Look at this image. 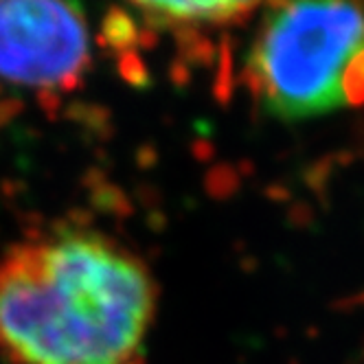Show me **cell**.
I'll use <instances>...</instances> for the list:
<instances>
[{
    "label": "cell",
    "instance_id": "1",
    "mask_svg": "<svg viewBox=\"0 0 364 364\" xmlns=\"http://www.w3.org/2000/svg\"><path fill=\"white\" fill-rule=\"evenodd\" d=\"M156 303L132 252L101 232L60 230L0 262V351L14 364H136Z\"/></svg>",
    "mask_w": 364,
    "mask_h": 364
},
{
    "label": "cell",
    "instance_id": "2",
    "mask_svg": "<svg viewBox=\"0 0 364 364\" xmlns=\"http://www.w3.org/2000/svg\"><path fill=\"white\" fill-rule=\"evenodd\" d=\"M250 90L274 119L305 121L364 101V9L283 3L266 9L248 48Z\"/></svg>",
    "mask_w": 364,
    "mask_h": 364
},
{
    "label": "cell",
    "instance_id": "3",
    "mask_svg": "<svg viewBox=\"0 0 364 364\" xmlns=\"http://www.w3.org/2000/svg\"><path fill=\"white\" fill-rule=\"evenodd\" d=\"M88 60L90 33L82 7L0 3V80L20 88H66Z\"/></svg>",
    "mask_w": 364,
    "mask_h": 364
},
{
    "label": "cell",
    "instance_id": "4",
    "mask_svg": "<svg viewBox=\"0 0 364 364\" xmlns=\"http://www.w3.org/2000/svg\"><path fill=\"white\" fill-rule=\"evenodd\" d=\"M143 22L151 29H209L224 27L246 14L255 11L257 5L246 3H139L132 7Z\"/></svg>",
    "mask_w": 364,
    "mask_h": 364
}]
</instances>
